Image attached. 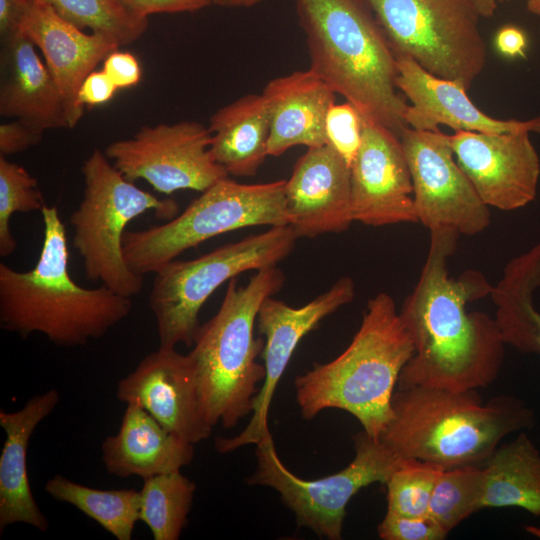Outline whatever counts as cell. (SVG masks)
<instances>
[{"instance_id":"obj_1","label":"cell","mask_w":540,"mask_h":540,"mask_svg":"<svg viewBox=\"0 0 540 540\" xmlns=\"http://www.w3.org/2000/svg\"><path fill=\"white\" fill-rule=\"evenodd\" d=\"M429 232L419 279L399 311L414 353L400 373L397 389L486 387L502 368L506 344L495 319L468 312L467 305L490 296L493 285L477 270L451 277L447 263L459 234L448 229Z\"/></svg>"},{"instance_id":"obj_2","label":"cell","mask_w":540,"mask_h":540,"mask_svg":"<svg viewBox=\"0 0 540 540\" xmlns=\"http://www.w3.org/2000/svg\"><path fill=\"white\" fill-rule=\"evenodd\" d=\"M41 214L44 240L36 265L17 271L0 264V326L24 338L37 332L58 346H82L123 321L132 301L104 285L75 283L57 207L45 205Z\"/></svg>"},{"instance_id":"obj_3","label":"cell","mask_w":540,"mask_h":540,"mask_svg":"<svg viewBox=\"0 0 540 540\" xmlns=\"http://www.w3.org/2000/svg\"><path fill=\"white\" fill-rule=\"evenodd\" d=\"M310 70L351 103L364 120L398 137L408 103L396 86V56L364 0H293Z\"/></svg>"},{"instance_id":"obj_4","label":"cell","mask_w":540,"mask_h":540,"mask_svg":"<svg viewBox=\"0 0 540 540\" xmlns=\"http://www.w3.org/2000/svg\"><path fill=\"white\" fill-rule=\"evenodd\" d=\"M391 407L379 439L400 458L444 469L483 466L503 438L535 424L533 410L521 399L502 395L484 404L476 389H397Z\"/></svg>"},{"instance_id":"obj_5","label":"cell","mask_w":540,"mask_h":540,"mask_svg":"<svg viewBox=\"0 0 540 540\" xmlns=\"http://www.w3.org/2000/svg\"><path fill=\"white\" fill-rule=\"evenodd\" d=\"M412 338L393 298L380 292L369 299L361 325L348 347L327 363H315L295 378L303 418L336 408L354 416L379 439L392 417V397L400 373L412 357Z\"/></svg>"},{"instance_id":"obj_6","label":"cell","mask_w":540,"mask_h":540,"mask_svg":"<svg viewBox=\"0 0 540 540\" xmlns=\"http://www.w3.org/2000/svg\"><path fill=\"white\" fill-rule=\"evenodd\" d=\"M229 281L217 313L201 325L187 354L203 408L212 427H234L253 411L265 367L257 362L265 340L254 336L262 302L276 294L285 276L276 266L256 270L249 282Z\"/></svg>"},{"instance_id":"obj_7","label":"cell","mask_w":540,"mask_h":540,"mask_svg":"<svg viewBox=\"0 0 540 540\" xmlns=\"http://www.w3.org/2000/svg\"><path fill=\"white\" fill-rule=\"evenodd\" d=\"M81 170L84 191L70 216L72 245L82 258L87 279L131 298L142 290L144 276L133 272L124 258L126 226L147 211H153L159 219H172L178 214V204L138 188L98 149L84 161Z\"/></svg>"},{"instance_id":"obj_8","label":"cell","mask_w":540,"mask_h":540,"mask_svg":"<svg viewBox=\"0 0 540 540\" xmlns=\"http://www.w3.org/2000/svg\"><path fill=\"white\" fill-rule=\"evenodd\" d=\"M285 184L286 180L243 184L229 177L221 179L169 222L144 230H126V263L133 272L144 276L220 234L250 226L289 225Z\"/></svg>"},{"instance_id":"obj_9","label":"cell","mask_w":540,"mask_h":540,"mask_svg":"<svg viewBox=\"0 0 540 540\" xmlns=\"http://www.w3.org/2000/svg\"><path fill=\"white\" fill-rule=\"evenodd\" d=\"M298 238L289 225L273 226L198 258L173 260L159 268L149 296L159 347H192L201 326L200 310L215 290L245 271L276 266L293 251Z\"/></svg>"},{"instance_id":"obj_10","label":"cell","mask_w":540,"mask_h":540,"mask_svg":"<svg viewBox=\"0 0 540 540\" xmlns=\"http://www.w3.org/2000/svg\"><path fill=\"white\" fill-rule=\"evenodd\" d=\"M395 56L469 89L486 64L480 15L470 0H364Z\"/></svg>"},{"instance_id":"obj_11","label":"cell","mask_w":540,"mask_h":540,"mask_svg":"<svg viewBox=\"0 0 540 540\" xmlns=\"http://www.w3.org/2000/svg\"><path fill=\"white\" fill-rule=\"evenodd\" d=\"M353 442L355 456L344 469L323 478L303 479L282 463L268 433L256 444L257 467L246 482L277 491L298 526L321 538L341 540L351 498L373 483L386 484L403 459L364 430L354 434Z\"/></svg>"},{"instance_id":"obj_12","label":"cell","mask_w":540,"mask_h":540,"mask_svg":"<svg viewBox=\"0 0 540 540\" xmlns=\"http://www.w3.org/2000/svg\"><path fill=\"white\" fill-rule=\"evenodd\" d=\"M211 133L196 121L143 126L132 138L109 144L105 154L129 181L157 192L205 191L229 175L212 157Z\"/></svg>"},{"instance_id":"obj_13","label":"cell","mask_w":540,"mask_h":540,"mask_svg":"<svg viewBox=\"0 0 540 540\" xmlns=\"http://www.w3.org/2000/svg\"><path fill=\"white\" fill-rule=\"evenodd\" d=\"M409 167L418 222L429 231L477 235L490 224V208L459 167L449 135L405 127L399 135Z\"/></svg>"},{"instance_id":"obj_14","label":"cell","mask_w":540,"mask_h":540,"mask_svg":"<svg viewBox=\"0 0 540 540\" xmlns=\"http://www.w3.org/2000/svg\"><path fill=\"white\" fill-rule=\"evenodd\" d=\"M355 297V284L350 277L339 278L326 292L302 307L294 308L273 298H266L258 311L257 326L265 337L261 358L265 378L254 399L253 415L245 429L235 437H218L215 448L229 453L244 445L257 444L270 432L269 410L274 392L301 339L319 323Z\"/></svg>"},{"instance_id":"obj_15","label":"cell","mask_w":540,"mask_h":540,"mask_svg":"<svg viewBox=\"0 0 540 540\" xmlns=\"http://www.w3.org/2000/svg\"><path fill=\"white\" fill-rule=\"evenodd\" d=\"M530 134L455 131L449 135L459 167L489 208L513 211L535 200L540 158Z\"/></svg>"},{"instance_id":"obj_16","label":"cell","mask_w":540,"mask_h":540,"mask_svg":"<svg viewBox=\"0 0 540 540\" xmlns=\"http://www.w3.org/2000/svg\"><path fill=\"white\" fill-rule=\"evenodd\" d=\"M117 398L135 402L164 428L193 445L209 438L208 422L193 365L175 348L159 347L122 378Z\"/></svg>"},{"instance_id":"obj_17","label":"cell","mask_w":540,"mask_h":540,"mask_svg":"<svg viewBox=\"0 0 540 540\" xmlns=\"http://www.w3.org/2000/svg\"><path fill=\"white\" fill-rule=\"evenodd\" d=\"M350 176L354 221L373 227L418 223L407 160L391 130L363 119L362 141Z\"/></svg>"},{"instance_id":"obj_18","label":"cell","mask_w":540,"mask_h":540,"mask_svg":"<svg viewBox=\"0 0 540 540\" xmlns=\"http://www.w3.org/2000/svg\"><path fill=\"white\" fill-rule=\"evenodd\" d=\"M285 207L299 238L346 231L354 222L350 166L328 144L308 148L286 180Z\"/></svg>"},{"instance_id":"obj_19","label":"cell","mask_w":540,"mask_h":540,"mask_svg":"<svg viewBox=\"0 0 540 540\" xmlns=\"http://www.w3.org/2000/svg\"><path fill=\"white\" fill-rule=\"evenodd\" d=\"M18 31L41 51L65 100L69 128L75 127L84 112L78 100L81 84L119 43L101 33H85L40 0H29Z\"/></svg>"},{"instance_id":"obj_20","label":"cell","mask_w":540,"mask_h":540,"mask_svg":"<svg viewBox=\"0 0 540 540\" xmlns=\"http://www.w3.org/2000/svg\"><path fill=\"white\" fill-rule=\"evenodd\" d=\"M396 64L397 89L410 102L405 113L410 128L433 131L445 125L455 131L540 134V116L528 120L493 118L471 101L461 83L435 76L407 56H396Z\"/></svg>"},{"instance_id":"obj_21","label":"cell","mask_w":540,"mask_h":540,"mask_svg":"<svg viewBox=\"0 0 540 540\" xmlns=\"http://www.w3.org/2000/svg\"><path fill=\"white\" fill-rule=\"evenodd\" d=\"M1 41L0 115L43 131L69 128L65 100L32 40L18 31Z\"/></svg>"},{"instance_id":"obj_22","label":"cell","mask_w":540,"mask_h":540,"mask_svg":"<svg viewBox=\"0 0 540 540\" xmlns=\"http://www.w3.org/2000/svg\"><path fill=\"white\" fill-rule=\"evenodd\" d=\"M262 94L270 116L269 156L278 157L297 145L327 144L325 120L336 93L312 70L276 77Z\"/></svg>"},{"instance_id":"obj_23","label":"cell","mask_w":540,"mask_h":540,"mask_svg":"<svg viewBox=\"0 0 540 540\" xmlns=\"http://www.w3.org/2000/svg\"><path fill=\"white\" fill-rule=\"evenodd\" d=\"M59 393L48 390L30 398L14 412L0 410V426L6 437L0 455V530L24 523L45 532L46 516L38 507L29 484L27 451L38 426L59 403Z\"/></svg>"},{"instance_id":"obj_24","label":"cell","mask_w":540,"mask_h":540,"mask_svg":"<svg viewBox=\"0 0 540 540\" xmlns=\"http://www.w3.org/2000/svg\"><path fill=\"white\" fill-rule=\"evenodd\" d=\"M109 474L147 479L181 471L194 457V445L164 428L135 402L126 403L119 431L101 444Z\"/></svg>"},{"instance_id":"obj_25","label":"cell","mask_w":540,"mask_h":540,"mask_svg":"<svg viewBox=\"0 0 540 540\" xmlns=\"http://www.w3.org/2000/svg\"><path fill=\"white\" fill-rule=\"evenodd\" d=\"M210 152L228 175L254 176L268 155L269 109L263 94H247L211 117Z\"/></svg>"},{"instance_id":"obj_26","label":"cell","mask_w":540,"mask_h":540,"mask_svg":"<svg viewBox=\"0 0 540 540\" xmlns=\"http://www.w3.org/2000/svg\"><path fill=\"white\" fill-rule=\"evenodd\" d=\"M540 288V241L512 258L490 297L503 341L517 351L540 356V312L534 305Z\"/></svg>"},{"instance_id":"obj_27","label":"cell","mask_w":540,"mask_h":540,"mask_svg":"<svg viewBox=\"0 0 540 540\" xmlns=\"http://www.w3.org/2000/svg\"><path fill=\"white\" fill-rule=\"evenodd\" d=\"M482 467V509L517 507L540 516V452L525 432L497 447Z\"/></svg>"},{"instance_id":"obj_28","label":"cell","mask_w":540,"mask_h":540,"mask_svg":"<svg viewBox=\"0 0 540 540\" xmlns=\"http://www.w3.org/2000/svg\"><path fill=\"white\" fill-rule=\"evenodd\" d=\"M54 499L68 503L96 521L118 540H130L139 521L140 492L135 489L101 490L56 474L45 484Z\"/></svg>"},{"instance_id":"obj_29","label":"cell","mask_w":540,"mask_h":540,"mask_svg":"<svg viewBox=\"0 0 540 540\" xmlns=\"http://www.w3.org/2000/svg\"><path fill=\"white\" fill-rule=\"evenodd\" d=\"M196 485L181 471L144 479L140 492L139 521L155 540H177L187 524Z\"/></svg>"},{"instance_id":"obj_30","label":"cell","mask_w":540,"mask_h":540,"mask_svg":"<svg viewBox=\"0 0 540 540\" xmlns=\"http://www.w3.org/2000/svg\"><path fill=\"white\" fill-rule=\"evenodd\" d=\"M80 29H91L115 39L120 46L139 39L148 18L130 12L121 0H40Z\"/></svg>"},{"instance_id":"obj_31","label":"cell","mask_w":540,"mask_h":540,"mask_svg":"<svg viewBox=\"0 0 540 540\" xmlns=\"http://www.w3.org/2000/svg\"><path fill=\"white\" fill-rule=\"evenodd\" d=\"M484 471L468 465L444 469L434 487L428 515L447 533L482 509Z\"/></svg>"},{"instance_id":"obj_32","label":"cell","mask_w":540,"mask_h":540,"mask_svg":"<svg viewBox=\"0 0 540 540\" xmlns=\"http://www.w3.org/2000/svg\"><path fill=\"white\" fill-rule=\"evenodd\" d=\"M443 467L417 459H402L387 486V512L409 516L428 515L431 496Z\"/></svg>"},{"instance_id":"obj_33","label":"cell","mask_w":540,"mask_h":540,"mask_svg":"<svg viewBox=\"0 0 540 540\" xmlns=\"http://www.w3.org/2000/svg\"><path fill=\"white\" fill-rule=\"evenodd\" d=\"M45 206L37 180L21 165L0 155V256L14 253L17 242L10 220L16 212L41 211Z\"/></svg>"},{"instance_id":"obj_34","label":"cell","mask_w":540,"mask_h":540,"mask_svg":"<svg viewBox=\"0 0 540 540\" xmlns=\"http://www.w3.org/2000/svg\"><path fill=\"white\" fill-rule=\"evenodd\" d=\"M363 118L349 102L334 103L325 120L326 141L350 166L362 141Z\"/></svg>"},{"instance_id":"obj_35","label":"cell","mask_w":540,"mask_h":540,"mask_svg":"<svg viewBox=\"0 0 540 540\" xmlns=\"http://www.w3.org/2000/svg\"><path fill=\"white\" fill-rule=\"evenodd\" d=\"M383 540H442L448 533L429 515L409 517L387 512L377 527Z\"/></svg>"},{"instance_id":"obj_36","label":"cell","mask_w":540,"mask_h":540,"mask_svg":"<svg viewBox=\"0 0 540 540\" xmlns=\"http://www.w3.org/2000/svg\"><path fill=\"white\" fill-rule=\"evenodd\" d=\"M44 131L19 119L0 125V153L3 156L28 150L38 144Z\"/></svg>"},{"instance_id":"obj_37","label":"cell","mask_w":540,"mask_h":540,"mask_svg":"<svg viewBox=\"0 0 540 540\" xmlns=\"http://www.w3.org/2000/svg\"><path fill=\"white\" fill-rule=\"evenodd\" d=\"M102 70L119 89L137 85L142 77V70L137 58L124 51L115 50L103 61Z\"/></svg>"},{"instance_id":"obj_38","label":"cell","mask_w":540,"mask_h":540,"mask_svg":"<svg viewBox=\"0 0 540 540\" xmlns=\"http://www.w3.org/2000/svg\"><path fill=\"white\" fill-rule=\"evenodd\" d=\"M133 14L148 18L158 13H179L198 11L214 0H121Z\"/></svg>"},{"instance_id":"obj_39","label":"cell","mask_w":540,"mask_h":540,"mask_svg":"<svg viewBox=\"0 0 540 540\" xmlns=\"http://www.w3.org/2000/svg\"><path fill=\"white\" fill-rule=\"evenodd\" d=\"M118 88L103 70L92 71L83 81L78 93L82 106H96L112 99Z\"/></svg>"},{"instance_id":"obj_40","label":"cell","mask_w":540,"mask_h":540,"mask_svg":"<svg viewBox=\"0 0 540 540\" xmlns=\"http://www.w3.org/2000/svg\"><path fill=\"white\" fill-rule=\"evenodd\" d=\"M494 44L496 50L506 58L526 57L528 38L520 27L515 25L501 27L495 35Z\"/></svg>"},{"instance_id":"obj_41","label":"cell","mask_w":540,"mask_h":540,"mask_svg":"<svg viewBox=\"0 0 540 540\" xmlns=\"http://www.w3.org/2000/svg\"><path fill=\"white\" fill-rule=\"evenodd\" d=\"M29 0H0L1 40L17 33Z\"/></svg>"},{"instance_id":"obj_42","label":"cell","mask_w":540,"mask_h":540,"mask_svg":"<svg viewBox=\"0 0 540 540\" xmlns=\"http://www.w3.org/2000/svg\"><path fill=\"white\" fill-rule=\"evenodd\" d=\"M480 17L488 18L495 14L498 0H470Z\"/></svg>"},{"instance_id":"obj_43","label":"cell","mask_w":540,"mask_h":540,"mask_svg":"<svg viewBox=\"0 0 540 540\" xmlns=\"http://www.w3.org/2000/svg\"><path fill=\"white\" fill-rule=\"evenodd\" d=\"M261 0H214V4L227 7H252Z\"/></svg>"},{"instance_id":"obj_44","label":"cell","mask_w":540,"mask_h":540,"mask_svg":"<svg viewBox=\"0 0 540 540\" xmlns=\"http://www.w3.org/2000/svg\"><path fill=\"white\" fill-rule=\"evenodd\" d=\"M528 12L540 18V0H527Z\"/></svg>"},{"instance_id":"obj_45","label":"cell","mask_w":540,"mask_h":540,"mask_svg":"<svg viewBox=\"0 0 540 540\" xmlns=\"http://www.w3.org/2000/svg\"><path fill=\"white\" fill-rule=\"evenodd\" d=\"M525 530L526 532H528L529 534H532L534 535L535 537L539 538L540 539V527L538 526H532V525H527L525 527Z\"/></svg>"},{"instance_id":"obj_46","label":"cell","mask_w":540,"mask_h":540,"mask_svg":"<svg viewBox=\"0 0 540 540\" xmlns=\"http://www.w3.org/2000/svg\"><path fill=\"white\" fill-rule=\"evenodd\" d=\"M499 2H503V1H509V0H498Z\"/></svg>"}]
</instances>
